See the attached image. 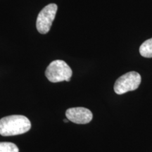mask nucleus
Returning a JSON list of instances; mask_svg holds the SVG:
<instances>
[{
    "label": "nucleus",
    "instance_id": "1",
    "mask_svg": "<svg viewBox=\"0 0 152 152\" xmlns=\"http://www.w3.org/2000/svg\"><path fill=\"white\" fill-rule=\"evenodd\" d=\"M31 123L28 118L21 115H12L0 119V134L14 136L24 134L30 130Z\"/></svg>",
    "mask_w": 152,
    "mask_h": 152
},
{
    "label": "nucleus",
    "instance_id": "2",
    "mask_svg": "<svg viewBox=\"0 0 152 152\" xmlns=\"http://www.w3.org/2000/svg\"><path fill=\"white\" fill-rule=\"evenodd\" d=\"M73 75L71 67L62 60H55L47 66L45 75L52 83L69 82Z\"/></svg>",
    "mask_w": 152,
    "mask_h": 152
},
{
    "label": "nucleus",
    "instance_id": "3",
    "mask_svg": "<svg viewBox=\"0 0 152 152\" xmlns=\"http://www.w3.org/2000/svg\"><path fill=\"white\" fill-rule=\"evenodd\" d=\"M142 78L140 73L134 71L128 72L118 77L114 85V91L117 94L137 90L141 83Z\"/></svg>",
    "mask_w": 152,
    "mask_h": 152
},
{
    "label": "nucleus",
    "instance_id": "4",
    "mask_svg": "<svg viewBox=\"0 0 152 152\" xmlns=\"http://www.w3.org/2000/svg\"><path fill=\"white\" fill-rule=\"evenodd\" d=\"M58 7L56 4H49L40 11L37 16L36 27L39 33H49L54 21Z\"/></svg>",
    "mask_w": 152,
    "mask_h": 152
},
{
    "label": "nucleus",
    "instance_id": "5",
    "mask_svg": "<svg viewBox=\"0 0 152 152\" xmlns=\"http://www.w3.org/2000/svg\"><path fill=\"white\" fill-rule=\"evenodd\" d=\"M66 116L70 121L76 124H87L92 120L93 115L90 110L84 107H75L66 111Z\"/></svg>",
    "mask_w": 152,
    "mask_h": 152
},
{
    "label": "nucleus",
    "instance_id": "6",
    "mask_svg": "<svg viewBox=\"0 0 152 152\" xmlns=\"http://www.w3.org/2000/svg\"><path fill=\"white\" fill-rule=\"evenodd\" d=\"M140 53L145 58H152V38L142 44L140 47Z\"/></svg>",
    "mask_w": 152,
    "mask_h": 152
},
{
    "label": "nucleus",
    "instance_id": "7",
    "mask_svg": "<svg viewBox=\"0 0 152 152\" xmlns=\"http://www.w3.org/2000/svg\"><path fill=\"white\" fill-rule=\"evenodd\" d=\"M0 152H19V150L14 143L0 142Z\"/></svg>",
    "mask_w": 152,
    "mask_h": 152
},
{
    "label": "nucleus",
    "instance_id": "8",
    "mask_svg": "<svg viewBox=\"0 0 152 152\" xmlns=\"http://www.w3.org/2000/svg\"><path fill=\"white\" fill-rule=\"evenodd\" d=\"M68 121H69V120H68V118H67V119H64V122H65V123H68Z\"/></svg>",
    "mask_w": 152,
    "mask_h": 152
}]
</instances>
